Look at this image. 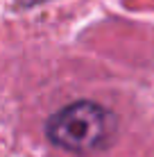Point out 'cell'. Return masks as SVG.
Segmentation results:
<instances>
[{"instance_id":"6da1fadb","label":"cell","mask_w":154,"mask_h":157,"mask_svg":"<svg viewBox=\"0 0 154 157\" xmlns=\"http://www.w3.org/2000/svg\"><path fill=\"white\" fill-rule=\"evenodd\" d=\"M113 112L91 100L73 102L59 109L48 121V139L55 146L77 155H91L104 150L116 137Z\"/></svg>"}]
</instances>
